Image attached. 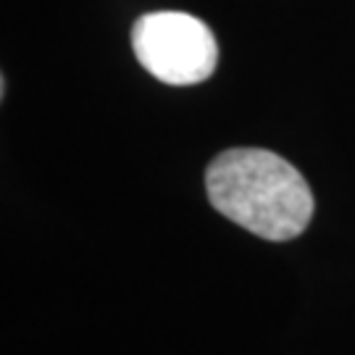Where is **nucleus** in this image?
<instances>
[{
    "label": "nucleus",
    "instance_id": "nucleus-1",
    "mask_svg": "<svg viewBox=\"0 0 355 355\" xmlns=\"http://www.w3.org/2000/svg\"><path fill=\"white\" fill-rule=\"evenodd\" d=\"M205 192L218 214L268 242L300 237L313 218V192L282 155L263 148H232L205 171Z\"/></svg>",
    "mask_w": 355,
    "mask_h": 355
},
{
    "label": "nucleus",
    "instance_id": "nucleus-2",
    "mask_svg": "<svg viewBox=\"0 0 355 355\" xmlns=\"http://www.w3.org/2000/svg\"><path fill=\"white\" fill-rule=\"evenodd\" d=\"M132 51L142 69L164 85L187 87L205 82L218 64L214 32L184 11H153L132 26Z\"/></svg>",
    "mask_w": 355,
    "mask_h": 355
}]
</instances>
